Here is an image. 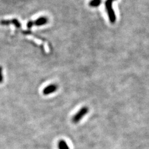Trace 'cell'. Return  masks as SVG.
<instances>
[{
  "instance_id": "cell-2",
  "label": "cell",
  "mask_w": 149,
  "mask_h": 149,
  "mask_svg": "<svg viewBox=\"0 0 149 149\" xmlns=\"http://www.w3.org/2000/svg\"><path fill=\"white\" fill-rule=\"evenodd\" d=\"M88 111L89 109L88 107L85 106L82 107L74 116L72 119V122L74 124L78 123L83 117L87 114Z\"/></svg>"
},
{
  "instance_id": "cell-6",
  "label": "cell",
  "mask_w": 149,
  "mask_h": 149,
  "mask_svg": "<svg viewBox=\"0 0 149 149\" xmlns=\"http://www.w3.org/2000/svg\"><path fill=\"white\" fill-rule=\"evenodd\" d=\"M58 148L59 149H70L69 145L64 140H60L58 143Z\"/></svg>"
},
{
  "instance_id": "cell-5",
  "label": "cell",
  "mask_w": 149,
  "mask_h": 149,
  "mask_svg": "<svg viewBox=\"0 0 149 149\" xmlns=\"http://www.w3.org/2000/svg\"><path fill=\"white\" fill-rule=\"evenodd\" d=\"M11 23L15 25L17 28H20L21 26L20 22L17 19H13L12 20H2L0 22V24L2 26H8Z\"/></svg>"
},
{
  "instance_id": "cell-1",
  "label": "cell",
  "mask_w": 149,
  "mask_h": 149,
  "mask_svg": "<svg viewBox=\"0 0 149 149\" xmlns=\"http://www.w3.org/2000/svg\"><path fill=\"white\" fill-rule=\"evenodd\" d=\"M115 0H107L105 3L109 21L112 23H114L116 21V16L112 7L113 2Z\"/></svg>"
},
{
  "instance_id": "cell-8",
  "label": "cell",
  "mask_w": 149,
  "mask_h": 149,
  "mask_svg": "<svg viewBox=\"0 0 149 149\" xmlns=\"http://www.w3.org/2000/svg\"><path fill=\"white\" fill-rule=\"evenodd\" d=\"M3 81V69L2 67L0 66V84H2Z\"/></svg>"
},
{
  "instance_id": "cell-7",
  "label": "cell",
  "mask_w": 149,
  "mask_h": 149,
  "mask_svg": "<svg viewBox=\"0 0 149 149\" xmlns=\"http://www.w3.org/2000/svg\"><path fill=\"white\" fill-rule=\"evenodd\" d=\"M101 3V0H91L90 2V5L91 7H96L100 5Z\"/></svg>"
},
{
  "instance_id": "cell-3",
  "label": "cell",
  "mask_w": 149,
  "mask_h": 149,
  "mask_svg": "<svg viewBox=\"0 0 149 149\" xmlns=\"http://www.w3.org/2000/svg\"><path fill=\"white\" fill-rule=\"evenodd\" d=\"M48 22V19L45 17H40L34 21H29L27 23V27L31 28L33 26H40L45 24Z\"/></svg>"
},
{
  "instance_id": "cell-4",
  "label": "cell",
  "mask_w": 149,
  "mask_h": 149,
  "mask_svg": "<svg viewBox=\"0 0 149 149\" xmlns=\"http://www.w3.org/2000/svg\"><path fill=\"white\" fill-rule=\"evenodd\" d=\"M58 89V86L56 84H51L45 87L43 90V95H49L56 92Z\"/></svg>"
}]
</instances>
